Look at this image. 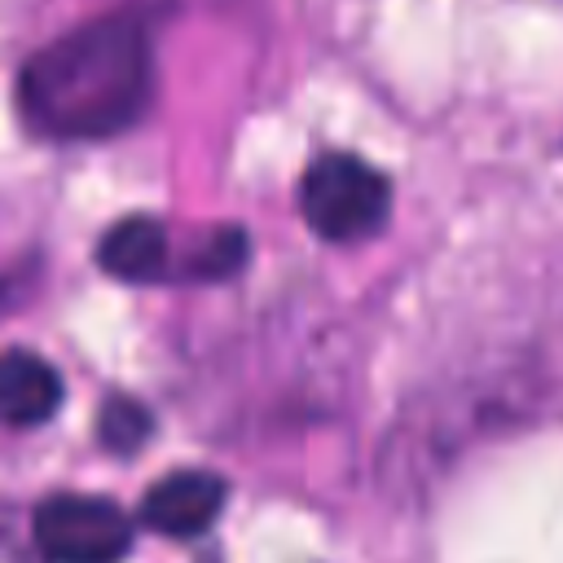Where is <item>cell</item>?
<instances>
[{
  "mask_svg": "<svg viewBox=\"0 0 563 563\" xmlns=\"http://www.w3.org/2000/svg\"><path fill=\"white\" fill-rule=\"evenodd\" d=\"M35 550L48 563H119L132 550V523L110 497L53 493L31 515Z\"/></svg>",
  "mask_w": 563,
  "mask_h": 563,
  "instance_id": "3957f363",
  "label": "cell"
},
{
  "mask_svg": "<svg viewBox=\"0 0 563 563\" xmlns=\"http://www.w3.org/2000/svg\"><path fill=\"white\" fill-rule=\"evenodd\" d=\"M0 383H4V422L9 427H35L62 405V378L40 352L9 347Z\"/></svg>",
  "mask_w": 563,
  "mask_h": 563,
  "instance_id": "8992f818",
  "label": "cell"
},
{
  "mask_svg": "<svg viewBox=\"0 0 563 563\" xmlns=\"http://www.w3.org/2000/svg\"><path fill=\"white\" fill-rule=\"evenodd\" d=\"M224 506V479L211 471H172L141 497V523L163 537H198Z\"/></svg>",
  "mask_w": 563,
  "mask_h": 563,
  "instance_id": "277c9868",
  "label": "cell"
},
{
  "mask_svg": "<svg viewBox=\"0 0 563 563\" xmlns=\"http://www.w3.org/2000/svg\"><path fill=\"white\" fill-rule=\"evenodd\" d=\"M299 207L312 233L325 242H361L383 229L391 207V180L356 154L330 150L308 163L299 180Z\"/></svg>",
  "mask_w": 563,
  "mask_h": 563,
  "instance_id": "7a4b0ae2",
  "label": "cell"
},
{
  "mask_svg": "<svg viewBox=\"0 0 563 563\" xmlns=\"http://www.w3.org/2000/svg\"><path fill=\"white\" fill-rule=\"evenodd\" d=\"M97 264L119 282H158L172 273V238L154 216H123L97 242Z\"/></svg>",
  "mask_w": 563,
  "mask_h": 563,
  "instance_id": "5b68a950",
  "label": "cell"
},
{
  "mask_svg": "<svg viewBox=\"0 0 563 563\" xmlns=\"http://www.w3.org/2000/svg\"><path fill=\"white\" fill-rule=\"evenodd\" d=\"M246 260V233L242 229H211L207 238H198V246H189L185 273L198 282H220L229 273H238Z\"/></svg>",
  "mask_w": 563,
  "mask_h": 563,
  "instance_id": "52a82bcc",
  "label": "cell"
},
{
  "mask_svg": "<svg viewBox=\"0 0 563 563\" xmlns=\"http://www.w3.org/2000/svg\"><path fill=\"white\" fill-rule=\"evenodd\" d=\"M154 97V35L136 9L101 13L35 48L18 70V114L44 141H110Z\"/></svg>",
  "mask_w": 563,
  "mask_h": 563,
  "instance_id": "6da1fadb",
  "label": "cell"
},
{
  "mask_svg": "<svg viewBox=\"0 0 563 563\" xmlns=\"http://www.w3.org/2000/svg\"><path fill=\"white\" fill-rule=\"evenodd\" d=\"M150 435V409L132 396H110L97 413V440L110 449V453H136Z\"/></svg>",
  "mask_w": 563,
  "mask_h": 563,
  "instance_id": "ba28073f",
  "label": "cell"
}]
</instances>
